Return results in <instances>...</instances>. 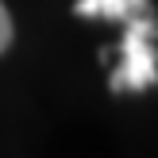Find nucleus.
Returning a JSON list of instances; mask_svg holds the SVG:
<instances>
[{
  "mask_svg": "<svg viewBox=\"0 0 158 158\" xmlns=\"http://www.w3.org/2000/svg\"><path fill=\"white\" fill-rule=\"evenodd\" d=\"M12 39H15V23H12V15H8L4 0H0V54L12 46Z\"/></svg>",
  "mask_w": 158,
  "mask_h": 158,
  "instance_id": "obj_3",
  "label": "nucleus"
},
{
  "mask_svg": "<svg viewBox=\"0 0 158 158\" xmlns=\"http://www.w3.org/2000/svg\"><path fill=\"white\" fill-rule=\"evenodd\" d=\"M154 19H127V39L120 46V66L108 77L112 93H131V89H147L158 81V50H154Z\"/></svg>",
  "mask_w": 158,
  "mask_h": 158,
  "instance_id": "obj_1",
  "label": "nucleus"
},
{
  "mask_svg": "<svg viewBox=\"0 0 158 158\" xmlns=\"http://www.w3.org/2000/svg\"><path fill=\"white\" fill-rule=\"evenodd\" d=\"M147 0H77V15H108V19H135V12H143Z\"/></svg>",
  "mask_w": 158,
  "mask_h": 158,
  "instance_id": "obj_2",
  "label": "nucleus"
}]
</instances>
